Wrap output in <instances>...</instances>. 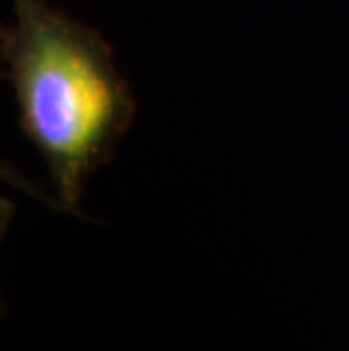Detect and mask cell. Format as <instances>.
<instances>
[{
	"label": "cell",
	"instance_id": "1",
	"mask_svg": "<svg viewBox=\"0 0 349 351\" xmlns=\"http://www.w3.org/2000/svg\"><path fill=\"white\" fill-rule=\"evenodd\" d=\"M16 25L0 29L19 127L48 163L57 197L77 213L86 182L111 159L136 114L109 43L48 0H12Z\"/></svg>",
	"mask_w": 349,
	"mask_h": 351
}]
</instances>
